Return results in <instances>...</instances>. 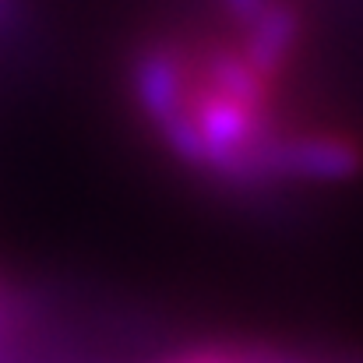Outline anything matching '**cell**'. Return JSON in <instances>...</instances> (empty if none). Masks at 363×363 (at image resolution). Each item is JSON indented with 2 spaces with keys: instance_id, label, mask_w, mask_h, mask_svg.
<instances>
[{
  "instance_id": "1",
  "label": "cell",
  "mask_w": 363,
  "mask_h": 363,
  "mask_svg": "<svg viewBox=\"0 0 363 363\" xmlns=\"http://www.w3.org/2000/svg\"><path fill=\"white\" fill-rule=\"evenodd\" d=\"M257 180H314L335 184L350 180L363 169V148L357 138L335 130H311V134H275L254 159Z\"/></svg>"
},
{
  "instance_id": "2",
  "label": "cell",
  "mask_w": 363,
  "mask_h": 363,
  "mask_svg": "<svg viewBox=\"0 0 363 363\" xmlns=\"http://www.w3.org/2000/svg\"><path fill=\"white\" fill-rule=\"evenodd\" d=\"M191 60L177 50H152L138 60L134 71V92L145 110V117L155 127H166L177 113H184L187 85H191Z\"/></svg>"
},
{
  "instance_id": "3",
  "label": "cell",
  "mask_w": 363,
  "mask_h": 363,
  "mask_svg": "<svg viewBox=\"0 0 363 363\" xmlns=\"http://www.w3.org/2000/svg\"><path fill=\"white\" fill-rule=\"evenodd\" d=\"M300 39V18L293 7L268 0L250 21H247V39H243L240 53L275 85V78L282 74V67L289 64V53Z\"/></svg>"
},
{
  "instance_id": "4",
  "label": "cell",
  "mask_w": 363,
  "mask_h": 363,
  "mask_svg": "<svg viewBox=\"0 0 363 363\" xmlns=\"http://www.w3.org/2000/svg\"><path fill=\"white\" fill-rule=\"evenodd\" d=\"M226 4H230V11L240 18L243 25H247V21H250V18H254V14H257L264 4H268V0H226Z\"/></svg>"
}]
</instances>
